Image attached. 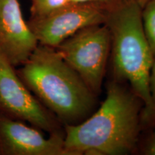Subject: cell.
Masks as SVG:
<instances>
[{
    "mask_svg": "<svg viewBox=\"0 0 155 155\" xmlns=\"http://www.w3.org/2000/svg\"><path fill=\"white\" fill-rule=\"evenodd\" d=\"M72 4H84V3H98L108 6L113 5V0H69Z\"/></svg>",
    "mask_w": 155,
    "mask_h": 155,
    "instance_id": "obj_13",
    "label": "cell"
},
{
    "mask_svg": "<svg viewBox=\"0 0 155 155\" xmlns=\"http://www.w3.org/2000/svg\"><path fill=\"white\" fill-rule=\"evenodd\" d=\"M149 85H150L151 96H152V101L155 105V56L154 58V61H153L152 68H151Z\"/></svg>",
    "mask_w": 155,
    "mask_h": 155,
    "instance_id": "obj_12",
    "label": "cell"
},
{
    "mask_svg": "<svg viewBox=\"0 0 155 155\" xmlns=\"http://www.w3.org/2000/svg\"><path fill=\"white\" fill-rule=\"evenodd\" d=\"M111 43V34L105 23L79 30L55 50L95 94L101 90Z\"/></svg>",
    "mask_w": 155,
    "mask_h": 155,
    "instance_id": "obj_4",
    "label": "cell"
},
{
    "mask_svg": "<svg viewBox=\"0 0 155 155\" xmlns=\"http://www.w3.org/2000/svg\"><path fill=\"white\" fill-rule=\"evenodd\" d=\"M141 19L144 32L154 57L155 56V0H149L142 7Z\"/></svg>",
    "mask_w": 155,
    "mask_h": 155,
    "instance_id": "obj_9",
    "label": "cell"
},
{
    "mask_svg": "<svg viewBox=\"0 0 155 155\" xmlns=\"http://www.w3.org/2000/svg\"><path fill=\"white\" fill-rule=\"evenodd\" d=\"M121 1H129V0H121Z\"/></svg>",
    "mask_w": 155,
    "mask_h": 155,
    "instance_id": "obj_15",
    "label": "cell"
},
{
    "mask_svg": "<svg viewBox=\"0 0 155 155\" xmlns=\"http://www.w3.org/2000/svg\"><path fill=\"white\" fill-rule=\"evenodd\" d=\"M141 104L134 94L112 83L105 101L91 117L81 124L65 125L66 155L131 152L138 141Z\"/></svg>",
    "mask_w": 155,
    "mask_h": 155,
    "instance_id": "obj_1",
    "label": "cell"
},
{
    "mask_svg": "<svg viewBox=\"0 0 155 155\" xmlns=\"http://www.w3.org/2000/svg\"><path fill=\"white\" fill-rule=\"evenodd\" d=\"M141 10L135 0L121 1L111 6L106 24L111 34L114 73L129 81L134 94L142 101L143 119L155 122L149 85L154 57L143 29Z\"/></svg>",
    "mask_w": 155,
    "mask_h": 155,
    "instance_id": "obj_3",
    "label": "cell"
},
{
    "mask_svg": "<svg viewBox=\"0 0 155 155\" xmlns=\"http://www.w3.org/2000/svg\"><path fill=\"white\" fill-rule=\"evenodd\" d=\"M17 73L42 105L61 121H76L94 105V94L55 48L38 45Z\"/></svg>",
    "mask_w": 155,
    "mask_h": 155,
    "instance_id": "obj_2",
    "label": "cell"
},
{
    "mask_svg": "<svg viewBox=\"0 0 155 155\" xmlns=\"http://www.w3.org/2000/svg\"><path fill=\"white\" fill-rule=\"evenodd\" d=\"M111 6L98 3L72 4L28 22L38 44L55 48L79 30L105 24Z\"/></svg>",
    "mask_w": 155,
    "mask_h": 155,
    "instance_id": "obj_6",
    "label": "cell"
},
{
    "mask_svg": "<svg viewBox=\"0 0 155 155\" xmlns=\"http://www.w3.org/2000/svg\"><path fill=\"white\" fill-rule=\"evenodd\" d=\"M144 154L155 155V128L147 139L146 146L144 147Z\"/></svg>",
    "mask_w": 155,
    "mask_h": 155,
    "instance_id": "obj_11",
    "label": "cell"
},
{
    "mask_svg": "<svg viewBox=\"0 0 155 155\" xmlns=\"http://www.w3.org/2000/svg\"><path fill=\"white\" fill-rule=\"evenodd\" d=\"M38 45L18 0H0V52L3 55L14 67L21 66Z\"/></svg>",
    "mask_w": 155,
    "mask_h": 155,
    "instance_id": "obj_8",
    "label": "cell"
},
{
    "mask_svg": "<svg viewBox=\"0 0 155 155\" xmlns=\"http://www.w3.org/2000/svg\"><path fill=\"white\" fill-rule=\"evenodd\" d=\"M31 17L45 16L70 3L69 0H30Z\"/></svg>",
    "mask_w": 155,
    "mask_h": 155,
    "instance_id": "obj_10",
    "label": "cell"
},
{
    "mask_svg": "<svg viewBox=\"0 0 155 155\" xmlns=\"http://www.w3.org/2000/svg\"><path fill=\"white\" fill-rule=\"evenodd\" d=\"M0 114L28 122L50 134L59 133L53 114L42 104L22 82L13 66L0 52Z\"/></svg>",
    "mask_w": 155,
    "mask_h": 155,
    "instance_id": "obj_5",
    "label": "cell"
},
{
    "mask_svg": "<svg viewBox=\"0 0 155 155\" xmlns=\"http://www.w3.org/2000/svg\"><path fill=\"white\" fill-rule=\"evenodd\" d=\"M135 1L137 2L141 6V8H142V7L144 6L145 4H146L147 2L149 1V0H135Z\"/></svg>",
    "mask_w": 155,
    "mask_h": 155,
    "instance_id": "obj_14",
    "label": "cell"
},
{
    "mask_svg": "<svg viewBox=\"0 0 155 155\" xmlns=\"http://www.w3.org/2000/svg\"><path fill=\"white\" fill-rule=\"evenodd\" d=\"M0 155H66L60 133L45 138L40 129L0 114Z\"/></svg>",
    "mask_w": 155,
    "mask_h": 155,
    "instance_id": "obj_7",
    "label": "cell"
}]
</instances>
